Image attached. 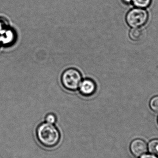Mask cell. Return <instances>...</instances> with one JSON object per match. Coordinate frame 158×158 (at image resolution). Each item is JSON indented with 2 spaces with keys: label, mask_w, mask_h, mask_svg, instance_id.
<instances>
[{
  "label": "cell",
  "mask_w": 158,
  "mask_h": 158,
  "mask_svg": "<svg viewBox=\"0 0 158 158\" xmlns=\"http://www.w3.org/2000/svg\"><path fill=\"white\" fill-rule=\"evenodd\" d=\"M16 34L14 30L7 27L0 32V44L6 47L11 46L15 43Z\"/></svg>",
  "instance_id": "5"
},
{
  "label": "cell",
  "mask_w": 158,
  "mask_h": 158,
  "mask_svg": "<svg viewBox=\"0 0 158 158\" xmlns=\"http://www.w3.org/2000/svg\"><path fill=\"white\" fill-rule=\"evenodd\" d=\"M45 120L47 123L54 124L56 121V116L52 113H50L46 116Z\"/></svg>",
  "instance_id": "11"
},
{
  "label": "cell",
  "mask_w": 158,
  "mask_h": 158,
  "mask_svg": "<svg viewBox=\"0 0 158 158\" xmlns=\"http://www.w3.org/2000/svg\"><path fill=\"white\" fill-rule=\"evenodd\" d=\"M79 88L81 94L84 96L89 97L95 93L96 84L92 79H85L81 81Z\"/></svg>",
  "instance_id": "6"
},
{
  "label": "cell",
  "mask_w": 158,
  "mask_h": 158,
  "mask_svg": "<svg viewBox=\"0 0 158 158\" xmlns=\"http://www.w3.org/2000/svg\"><path fill=\"white\" fill-rule=\"evenodd\" d=\"M151 0H132L134 5L139 8H145L150 5Z\"/></svg>",
  "instance_id": "9"
},
{
  "label": "cell",
  "mask_w": 158,
  "mask_h": 158,
  "mask_svg": "<svg viewBox=\"0 0 158 158\" xmlns=\"http://www.w3.org/2000/svg\"><path fill=\"white\" fill-rule=\"evenodd\" d=\"M149 105L153 111L158 113V96H156L151 98Z\"/></svg>",
  "instance_id": "10"
},
{
  "label": "cell",
  "mask_w": 158,
  "mask_h": 158,
  "mask_svg": "<svg viewBox=\"0 0 158 158\" xmlns=\"http://www.w3.org/2000/svg\"><path fill=\"white\" fill-rule=\"evenodd\" d=\"M82 76L80 71L70 68L64 71L61 77V82L64 87L69 91H75L79 88L81 82Z\"/></svg>",
  "instance_id": "2"
},
{
  "label": "cell",
  "mask_w": 158,
  "mask_h": 158,
  "mask_svg": "<svg viewBox=\"0 0 158 158\" xmlns=\"http://www.w3.org/2000/svg\"><path fill=\"white\" fill-rule=\"evenodd\" d=\"M1 44H0V46H1Z\"/></svg>",
  "instance_id": "15"
},
{
  "label": "cell",
  "mask_w": 158,
  "mask_h": 158,
  "mask_svg": "<svg viewBox=\"0 0 158 158\" xmlns=\"http://www.w3.org/2000/svg\"><path fill=\"white\" fill-rule=\"evenodd\" d=\"M130 150L134 156L138 158L147 152V145L146 142L142 139H135L131 143Z\"/></svg>",
  "instance_id": "4"
},
{
  "label": "cell",
  "mask_w": 158,
  "mask_h": 158,
  "mask_svg": "<svg viewBox=\"0 0 158 158\" xmlns=\"http://www.w3.org/2000/svg\"><path fill=\"white\" fill-rule=\"evenodd\" d=\"M144 32L143 29L139 27H134L130 31L129 35L130 38L135 41L141 40L143 38Z\"/></svg>",
  "instance_id": "7"
},
{
  "label": "cell",
  "mask_w": 158,
  "mask_h": 158,
  "mask_svg": "<svg viewBox=\"0 0 158 158\" xmlns=\"http://www.w3.org/2000/svg\"><path fill=\"white\" fill-rule=\"evenodd\" d=\"M126 3H130L132 2V0H123Z\"/></svg>",
  "instance_id": "14"
},
{
  "label": "cell",
  "mask_w": 158,
  "mask_h": 158,
  "mask_svg": "<svg viewBox=\"0 0 158 158\" xmlns=\"http://www.w3.org/2000/svg\"><path fill=\"white\" fill-rule=\"evenodd\" d=\"M148 149L152 155L158 156V139H154L149 142Z\"/></svg>",
  "instance_id": "8"
},
{
  "label": "cell",
  "mask_w": 158,
  "mask_h": 158,
  "mask_svg": "<svg viewBox=\"0 0 158 158\" xmlns=\"http://www.w3.org/2000/svg\"><path fill=\"white\" fill-rule=\"evenodd\" d=\"M148 19V14L142 8H134L129 11L126 15L127 24L132 27H138L145 24Z\"/></svg>",
  "instance_id": "3"
},
{
  "label": "cell",
  "mask_w": 158,
  "mask_h": 158,
  "mask_svg": "<svg viewBox=\"0 0 158 158\" xmlns=\"http://www.w3.org/2000/svg\"></svg>",
  "instance_id": "16"
},
{
  "label": "cell",
  "mask_w": 158,
  "mask_h": 158,
  "mask_svg": "<svg viewBox=\"0 0 158 158\" xmlns=\"http://www.w3.org/2000/svg\"><path fill=\"white\" fill-rule=\"evenodd\" d=\"M158 158V157L156 156H155L154 155H150V154H147V155H143L141 156V158Z\"/></svg>",
  "instance_id": "13"
},
{
  "label": "cell",
  "mask_w": 158,
  "mask_h": 158,
  "mask_svg": "<svg viewBox=\"0 0 158 158\" xmlns=\"http://www.w3.org/2000/svg\"><path fill=\"white\" fill-rule=\"evenodd\" d=\"M8 27L7 24L2 19H0V32L5 29Z\"/></svg>",
  "instance_id": "12"
},
{
  "label": "cell",
  "mask_w": 158,
  "mask_h": 158,
  "mask_svg": "<svg viewBox=\"0 0 158 158\" xmlns=\"http://www.w3.org/2000/svg\"><path fill=\"white\" fill-rule=\"evenodd\" d=\"M36 135L40 143L46 148L56 146L60 141L61 135L59 130L53 124L43 123L36 131Z\"/></svg>",
  "instance_id": "1"
}]
</instances>
